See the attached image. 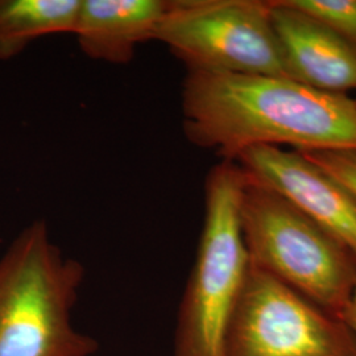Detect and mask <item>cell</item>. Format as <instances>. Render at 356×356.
Returning <instances> with one entry per match:
<instances>
[{"label":"cell","instance_id":"cell-9","mask_svg":"<svg viewBox=\"0 0 356 356\" xmlns=\"http://www.w3.org/2000/svg\"><path fill=\"white\" fill-rule=\"evenodd\" d=\"M166 0H81L74 36L91 60L124 65L156 40Z\"/></svg>","mask_w":356,"mask_h":356},{"label":"cell","instance_id":"cell-13","mask_svg":"<svg viewBox=\"0 0 356 356\" xmlns=\"http://www.w3.org/2000/svg\"><path fill=\"white\" fill-rule=\"evenodd\" d=\"M341 319H342L344 325L347 326V329L351 331V334L355 337L356 339V281L353 293L350 296L348 304L346 306Z\"/></svg>","mask_w":356,"mask_h":356},{"label":"cell","instance_id":"cell-4","mask_svg":"<svg viewBox=\"0 0 356 356\" xmlns=\"http://www.w3.org/2000/svg\"><path fill=\"white\" fill-rule=\"evenodd\" d=\"M241 223L252 266L342 318L355 285V254L280 194L248 177Z\"/></svg>","mask_w":356,"mask_h":356},{"label":"cell","instance_id":"cell-3","mask_svg":"<svg viewBox=\"0 0 356 356\" xmlns=\"http://www.w3.org/2000/svg\"><path fill=\"white\" fill-rule=\"evenodd\" d=\"M247 176L222 160L204 184V226L178 309L173 356H225L229 317L251 266L241 204Z\"/></svg>","mask_w":356,"mask_h":356},{"label":"cell","instance_id":"cell-11","mask_svg":"<svg viewBox=\"0 0 356 356\" xmlns=\"http://www.w3.org/2000/svg\"><path fill=\"white\" fill-rule=\"evenodd\" d=\"M309 15L356 49V0H281Z\"/></svg>","mask_w":356,"mask_h":356},{"label":"cell","instance_id":"cell-2","mask_svg":"<svg viewBox=\"0 0 356 356\" xmlns=\"http://www.w3.org/2000/svg\"><path fill=\"white\" fill-rule=\"evenodd\" d=\"M85 268L53 242L45 220L22 229L0 256V356H92L73 310Z\"/></svg>","mask_w":356,"mask_h":356},{"label":"cell","instance_id":"cell-5","mask_svg":"<svg viewBox=\"0 0 356 356\" xmlns=\"http://www.w3.org/2000/svg\"><path fill=\"white\" fill-rule=\"evenodd\" d=\"M156 41L188 72L289 78L269 1L166 0Z\"/></svg>","mask_w":356,"mask_h":356},{"label":"cell","instance_id":"cell-12","mask_svg":"<svg viewBox=\"0 0 356 356\" xmlns=\"http://www.w3.org/2000/svg\"><path fill=\"white\" fill-rule=\"evenodd\" d=\"M356 198V149L298 151Z\"/></svg>","mask_w":356,"mask_h":356},{"label":"cell","instance_id":"cell-8","mask_svg":"<svg viewBox=\"0 0 356 356\" xmlns=\"http://www.w3.org/2000/svg\"><path fill=\"white\" fill-rule=\"evenodd\" d=\"M288 76L312 89L344 94L356 90V49L309 15L269 1Z\"/></svg>","mask_w":356,"mask_h":356},{"label":"cell","instance_id":"cell-6","mask_svg":"<svg viewBox=\"0 0 356 356\" xmlns=\"http://www.w3.org/2000/svg\"><path fill=\"white\" fill-rule=\"evenodd\" d=\"M225 356H356V339L341 319L251 264Z\"/></svg>","mask_w":356,"mask_h":356},{"label":"cell","instance_id":"cell-7","mask_svg":"<svg viewBox=\"0 0 356 356\" xmlns=\"http://www.w3.org/2000/svg\"><path fill=\"white\" fill-rule=\"evenodd\" d=\"M247 177L276 191L356 256V198L298 151L257 147L236 161Z\"/></svg>","mask_w":356,"mask_h":356},{"label":"cell","instance_id":"cell-1","mask_svg":"<svg viewBox=\"0 0 356 356\" xmlns=\"http://www.w3.org/2000/svg\"><path fill=\"white\" fill-rule=\"evenodd\" d=\"M182 127L191 144L223 160L257 147L356 149V101L285 76L188 72Z\"/></svg>","mask_w":356,"mask_h":356},{"label":"cell","instance_id":"cell-14","mask_svg":"<svg viewBox=\"0 0 356 356\" xmlns=\"http://www.w3.org/2000/svg\"><path fill=\"white\" fill-rule=\"evenodd\" d=\"M355 101H356V99H355Z\"/></svg>","mask_w":356,"mask_h":356},{"label":"cell","instance_id":"cell-10","mask_svg":"<svg viewBox=\"0 0 356 356\" xmlns=\"http://www.w3.org/2000/svg\"><path fill=\"white\" fill-rule=\"evenodd\" d=\"M81 0H0V61L22 54L38 38L73 35Z\"/></svg>","mask_w":356,"mask_h":356}]
</instances>
